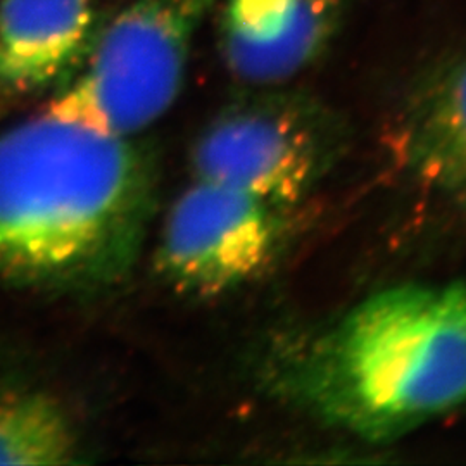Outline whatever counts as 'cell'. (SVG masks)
<instances>
[{
    "label": "cell",
    "mask_w": 466,
    "mask_h": 466,
    "mask_svg": "<svg viewBox=\"0 0 466 466\" xmlns=\"http://www.w3.org/2000/svg\"><path fill=\"white\" fill-rule=\"evenodd\" d=\"M78 461V437L65 406L49 392L0 387V465H69Z\"/></svg>",
    "instance_id": "cell-9"
},
{
    "label": "cell",
    "mask_w": 466,
    "mask_h": 466,
    "mask_svg": "<svg viewBox=\"0 0 466 466\" xmlns=\"http://www.w3.org/2000/svg\"><path fill=\"white\" fill-rule=\"evenodd\" d=\"M339 116L298 92L232 104L190 152L194 178L225 185L289 211L329 177L346 149Z\"/></svg>",
    "instance_id": "cell-4"
},
{
    "label": "cell",
    "mask_w": 466,
    "mask_h": 466,
    "mask_svg": "<svg viewBox=\"0 0 466 466\" xmlns=\"http://www.w3.org/2000/svg\"><path fill=\"white\" fill-rule=\"evenodd\" d=\"M392 149L418 184L466 208V56L437 67L410 94Z\"/></svg>",
    "instance_id": "cell-7"
},
{
    "label": "cell",
    "mask_w": 466,
    "mask_h": 466,
    "mask_svg": "<svg viewBox=\"0 0 466 466\" xmlns=\"http://www.w3.org/2000/svg\"><path fill=\"white\" fill-rule=\"evenodd\" d=\"M285 215L250 194L194 178L165 218L152 256L154 273L187 298L228 294L279 258Z\"/></svg>",
    "instance_id": "cell-5"
},
{
    "label": "cell",
    "mask_w": 466,
    "mask_h": 466,
    "mask_svg": "<svg viewBox=\"0 0 466 466\" xmlns=\"http://www.w3.org/2000/svg\"><path fill=\"white\" fill-rule=\"evenodd\" d=\"M215 2L132 0L47 111L121 138L149 128L180 96L194 36Z\"/></svg>",
    "instance_id": "cell-3"
},
{
    "label": "cell",
    "mask_w": 466,
    "mask_h": 466,
    "mask_svg": "<svg viewBox=\"0 0 466 466\" xmlns=\"http://www.w3.org/2000/svg\"><path fill=\"white\" fill-rule=\"evenodd\" d=\"M156 171L130 138L44 111L0 134V289L97 294L132 273Z\"/></svg>",
    "instance_id": "cell-1"
},
{
    "label": "cell",
    "mask_w": 466,
    "mask_h": 466,
    "mask_svg": "<svg viewBox=\"0 0 466 466\" xmlns=\"http://www.w3.org/2000/svg\"><path fill=\"white\" fill-rule=\"evenodd\" d=\"M271 387L321 421L394 441L466 404V283H404L269 358Z\"/></svg>",
    "instance_id": "cell-2"
},
{
    "label": "cell",
    "mask_w": 466,
    "mask_h": 466,
    "mask_svg": "<svg viewBox=\"0 0 466 466\" xmlns=\"http://www.w3.org/2000/svg\"><path fill=\"white\" fill-rule=\"evenodd\" d=\"M90 25L92 0H0V88L32 92L57 80Z\"/></svg>",
    "instance_id": "cell-8"
},
{
    "label": "cell",
    "mask_w": 466,
    "mask_h": 466,
    "mask_svg": "<svg viewBox=\"0 0 466 466\" xmlns=\"http://www.w3.org/2000/svg\"><path fill=\"white\" fill-rule=\"evenodd\" d=\"M350 0H228L221 21L225 63L242 82L283 84L330 47Z\"/></svg>",
    "instance_id": "cell-6"
}]
</instances>
